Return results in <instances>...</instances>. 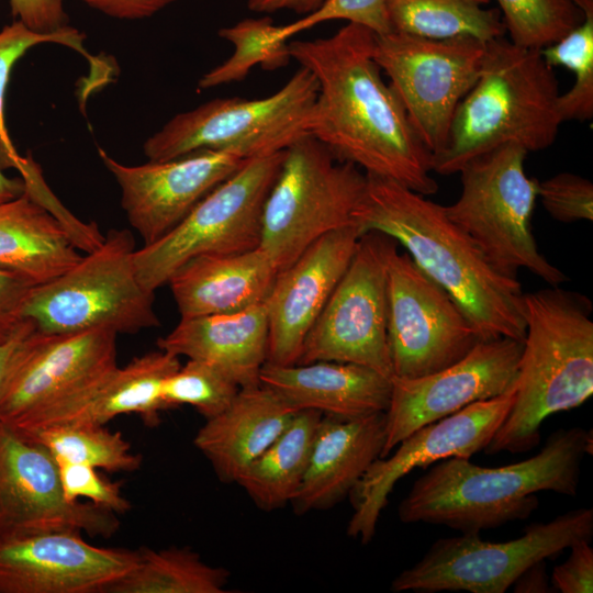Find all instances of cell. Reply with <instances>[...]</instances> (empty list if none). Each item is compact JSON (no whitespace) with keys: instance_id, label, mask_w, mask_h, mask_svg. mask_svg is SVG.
<instances>
[{"instance_id":"cell-37","label":"cell","mask_w":593,"mask_h":593,"mask_svg":"<svg viewBox=\"0 0 593 593\" xmlns=\"http://www.w3.org/2000/svg\"><path fill=\"white\" fill-rule=\"evenodd\" d=\"M240 389L216 366L189 359L164 381L161 396L167 409L188 404L209 419L225 411Z\"/></svg>"},{"instance_id":"cell-13","label":"cell","mask_w":593,"mask_h":593,"mask_svg":"<svg viewBox=\"0 0 593 593\" xmlns=\"http://www.w3.org/2000/svg\"><path fill=\"white\" fill-rule=\"evenodd\" d=\"M398 243L370 231L302 344L298 365L350 362L392 378L388 345L387 268Z\"/></svg>"},{"instance_id":"cell-27","label":"cell","mask_w":593,"mask_h":593,"mask_svg":"<svg viewBox=\"0 0 593 593\" xmlns=\"http://www.w3.org/2000/svg\"><path fill=\"white\" fill-rule=\"evenodd\" d=\"M157 346L177 357L214 365L240 388L258 385L268 349L265 303L235 313L180 318Z\"/></svg>"},{"instance_id":"cell-38","label":"cell","mask_w":593,"mask_h":593,"mask_svg":"<svg viewBox=\"0 0 593 593\" xmlns=\"http://www.w3.org/2000/svg\"><path fill=\"white\" fill-rule=\"evenodd\" d=\"M331 20H346L371 30L377 35L391 32L385 0H326L300 20L278 27L277 36L288 41L295 34Z\"/></svg>"},{"instance_id":"cell-48","label":"cell","mask_w":593,"mask_h":593,"mask_svg":"<svg viewBox=\"0 0 593 593\" xmlns=\"http://www.w3.org/2000/svg\"><path fill=\"white\" fill-rule=\"evenodd\" d=\"M25 191V182L22 178L7 177L0 167V203L13 200Z\"/></svg>"},{"instance_id":"cell-39","label":"cell","mask_w":593,"mask_h":593,"mask_svg":"<svg viewBox=\"0 0 593 593\" xmlns=\"http://www.w3.org/2000/svg\"><path fill=\"white\" fill-rule=\"evenodd\" d=\"M537 194L545 210L559 222L593 220V184L584 177L557 174L538 181Z\"/></svg>"},{"instance_id":"cell-43","label":"cell","mask_w":593,"mask_h":593,"mask_svg":"<svg viewBox=\"0 0 593 593\" xmlns=\"http://www.w3.org/2000/svg\"><path fill=\"white\" fill-rule=\"evenodd\" d=\"M11 14L29 29L53 33L69 26L64 0H9Z\"/></svg>"},{"instance_id":"cell-5","label":"cell","mask_w":593,"mask_h":593,"mask_svg":"<svg viewBox=\"0 0 593 593\" xmlns=\"http://www.w3.org/2000/svg\"><path fill=\"white\" fill-rule=\"evenodd\" d=\"M558 80L540 51L503 36L485 43L477 82L458 104L432 171L459 172L472 158L516 144L527 152L551 146L562 120Z\"/></svg>"},{"instance_id":"cell-44","label":"cell","mask_w":593,"mask_h":593,"mask_svg":"<svg viewBox=\"0 0 593 593\" xmlns=\"http://www.w3.org/2000/svg\"><path fill=\"white\" fill-rule=\"evenodd\" d=\"M88 7L114 19L149 18L179 0H81Z\"/></svg>"},{"instance_id":"cell-47","label":"cell","mask_w":593,"mask_h":593,"mask_svg":"<svg viewBox=\"0 0 593 593\" xmlns=\"http://www.w3.org/2000/svg\"><path fill=\"white\" fill-rule=\"evenodd\" d=\"M515 593H547L555 591L546 573V560L527 568L513 583Z\"/></svg>"},{"instance_id":"cell-4","label":"cell","mask_w":593,"mask_h":593,"mask_svg":"<svg viewBox=\"0 0 593 593\" xmlns=\"http://www.w3.org/2000/svg\"><path fill=\"white\" fill-rule=\"evenodd\" d=\"M592 311L586 295L559 286L524 293L526 331L515 399L486 454L533 449L548 416L578 407L592 395Z\"/></svg>"},{"instance_id":"cell-24","label":"cell","mask_w":593,"mask_h":593,"mask_svg":"<svg viewBox=\"0 0 593 593\" xmlns=\"http://www.w3.org/2000/svg\"><path fill=\"white\" fill-rule=\"evenodd\" d=\"M259 381L298 411L316 410L342 418L385 412L391 395V378L350 362L315 361L291 366L266 362Z\"/></svg>"},{"instance_id":"cell-6","label":"cell","mask_w":593,"mask_h":593,"mask_svg":"<svg viewBox=\"0 0 593 593\" xmlns=\"http://www.w3.org/2000/svg\"><path fill=\"white\" fill-rule=\"evenodd\" d=\"M528 152L507 144L479 155L459 170L461 193L446 215L500 273L527 269L551 287L569 278L541 255L532 232L538 180L524 170Z\"/></svg>"},{"instance_id":"cell-19","label":"cell","mask_w":593,"mask_h":593,"mask_svg":"<svg viewBox=\"0 0 593 593\" xmlns=\"http://www.w3.org/2000/svg\"><path fill=\"white\" fill-rule=\"evenodd\" d=\"M138 550L97 547L81 533L0 542V593H103L138 562Z\"/></svg>"},{"instance_id":"cell-33","label":"cell","mask_w":593,"mask_h":593,"mask_svg":"<svg viewBox=\"0 0 593 593\" xmlns=\"http://www.w3.org/2000/svg\"><path fill=\"white\" fill-rule=\"evenodd\" d=\"M277 25L269 15L244 19L219 30V36L234 46V53L222 64L205 72L198 89H210L244 80L256 65L265 70L287 66L292 59L288 41L277 36Z\"/></svg>"},{"instance_id":"cell-42","label":"cell","mask_w":593,"mask_h":593,"mask_svg":"<svg viewBox=\"0 0 593 593\" xmlns=\"http://www.w3.org/2000/svg\"><path fill=\"white\" fill-rule=\"evenodd\" d=\"M33 284L16 272L0 268V344L25 322L24 307Z\"/></svg>"},{"instance_id":"cell-10","label":"cell","mask_w":593,"mask_h":593,"mask_svg":"<svg viewBox=\"0 0 593 593\" xmlns=\"http://www.w3.org/2000/svg\"><path fill=\"white\" fill-rule=\"evenodd\" d=\"M593 510H570L533 523L513 540H482L479 533L437 539L392 581L393 592L504 593L534 563L552 559L579 540H592Z\"/></svg>"},{"instance_id":"cell-46","label":"cell","mask_w":593,"mask_h":593,"mask_svg":"<svg viewBox=\"0 0 593 593\" xmlns=\"http://www.w3.org/2000/svg\"><path fill=\"white\" fill-rule=\"evenodd\" d=\"M326 0H247V8L257 13L269 14L280 10H290L299 14H310Z\"/></svg>"},{"instance_id":"cell-29","label":"cell","mask_w":593,"mask_h":593,"mask_svg":"<svg viewBox=\"0 0 593 593\" xmlns=\"http://www.w3.org/2000/svg\"><path fill=\"white\" fill-rule=\"evenodd\" d=\"M323 415L316 410L298 411L286 429L236 481L260 510L283 507L294 497Z\"/></svg>"},{"instance_id":"cell-12","label":"cell","mask_w":593,"mask_h":593,"mask_svg":"<svg viewBox=\"0 0 593 593\" xmlns=\"http://www.w3.org/2000/svg\"><path fill=\"white\" fill-rule=\"evenodd\" d=\"M485 43L471 36H374L373 59L390 79L409 120L433 155L444 146L455 111L478 80Z\"/></svg>"},{"instance_id":"cell-30","label":"cell","mask_w":593,"mask_h":593,"mask_svg":"<svg viewBox=\"0 0 593 593\" xmlns=\"http://www.w3.org/2000/svg\"><path fill=\"white\" fill-rule=\"evenodd\" d=\"M490 0H385L391 31L429 38L503 36L505 26Z\"/></svg>"},{"instance_id":"cell-15","label":"cell","mask_w":593,"mask_h":593,"mask_svg":"<svg viewBox=\"0 0 593 593\" xmlns=\"http://www.w3.org/2000/svg\"><path fill=\"white\" fill-rule=\"evenodd\" d=\"M120 526L112 511L67 501L53 456L0 423V542L61 530L110 538Z\"/></svg>"},{"instance_id":"cell-25","label":"cell","mask_w":593,"mask_h":593,"mask_svg":"<svg viewBox=\"0 0 593 593\" xmlns=\"http://www.w3.org/2000/svg\"><path fill=\"white\" fill-rule=\"evenodd\" d=\"M278 269L259 248L190 259L169 278L181 318L228 314L265 303Z\"/></svg>"},{"instance_id":"cell-40","label":"cell","mask_w":593,"mask_h":593,"mask_svg":"<svg viewBox=\"0 0 593 593\" xmlns=\"http://www.w3.org/2000/svg\"><path fill=\"white\" fill-rule=\"evenodd\" d=\"M64 496L69 502L87 499L115 514L131 510L130 501L122 494L121 483L102 478L97 469L87 465L57 462Z\"/></svg>"},{"instance_id":"cell-34","label":"cell","mask_w":593,"mask_h":593,"mask_svg":"<svg viewBox=\"0 0 593 593\" xmlns=\"http://www.w3.org/2000/svg\"><path fill=\"white\" fill-rule=\"evenodd\" d=\"M574 2L584 13L583 21L540 51L550 67L563 66L574 74L571 89L558 97L562 122H583L593 116V0Z\"/></svg>"},{"instance_id":"cell-28","label":"cell","mask_w":593,"mask_h":593,"mask_svg":"<svg viewBox=\"0 0 593 593\" xmlns=\"http://www.w3.org/2000/svg\"><path fill=\"white\" fill-rule=\"evenodd\" d=\"M77 232L26 190L0 203V268L33 286L70 269L82 257Z\"/></svg>"},{"instance_id":"cell-17","label":"cell","mask_w":593,"mask_h":593,"mask_svg":"<svg viewBox=\"0 0 593 593\" xmlns=\"http://www.w3.org/2000/svg\"><path fill=\"white\" fill-rule=\"evenodd\" d=\"M523 342L499 337L478 342L460 360L419 378H391L385 411L387 457L417 428L514 388Z\"/></svg>"},{"instance_id":"cell-11","label":"cell","mask_w":593,"mask_h":593,"mask_svg":"<svg viewBox=\"0 0 593 593\" xmlns=\"http://www.w3.org/2000/svg\"><path fill=\"white\" fill-rule=\"evenodd\" d=\"M284 155L286 149L246 159L175 228L135 250L134 262L142 284L155 292L192 258L257 248L264 205Z\"/></svg>"},{"instance_id":"cell-14","label":"cell","mask_w":593,"mask_h":593,"mask_svg":"<svg viewBox=\"0 0 593 593\" xmlns=\"http://www.w3.org/2000/svg\"><path fill=\"white\" fill-rule=\"evenodd\" d=\"M387 279L392 377L441 370L482 340L456 301L398 246L389 255Z\"/></svg>"},{"instance_id":"cell-32","label":"cell","mask_w":593,"mask_h":593,"mask_svg":"<svg viewBox=\"0 0 593 593\" xmlns=\"http://www.w3.org/2000/svg\"><path fill=\"white\" fill-rule=\"evenodd\" d=\"M20 435L44 447L56 462L133 472L143 461L122 433L111 432L104 425H56Z\"/></svg>"},{"instance_id":"cell-41","label":"cell","mask_w":593,"mask_h":593,"mask_svg":"<svg viewBox=\"0 0 593 593\" xmlns=\"http://www.w3.org/2000/svg\"><path fill=\"white\" fill-rule=\"evenodd\" d=\"M590 540H579L569 549L567 560L553 568L550 583L556 592H593V548Z\"/></svg>"},{"instance_id":"cell-26","label":"cell","mask_w":593,"mask_h":593,"mask_svg":"<svg viewBox=\"0 0 593 593\" xmlns=\"http://www.w3.org/2000/svg\"><path fill=\"white\" fill-rule=\"evenodd\" d=\"M296 412L261 383L242 388L225 411L206 419L193 444L221 481L236 483L247 467L286 429Z\"/></svg>"},{"instance_id":"cell-3","label":"cell","mask_w":593,"mask_h":593,"mask_svg":"<svg viewBox=\"0 0 593 593\" xmlns=\"http://www.w3.org/2000/svg\"><path fill=\"white\" fill-rule=\"evenodd\" d=\"M592 447V430L570 427L552 433L538 454L519 462L488 468L469 458L437 461L401 501L399 518L463 534L525 519L538 507L537 492L577 495L581 465Z\"/></svg>"},{"instance_id":"cell-23","label":"cell","mask_w":593,"mask_h":593,"mask_svg":"<svg viewBox=\"0 0 593 593\" xmlns=\"http://www.w3.org/2000/svg\"><path fill=\"white\" fill-rule=\"evenodd\" d=\"M385 441V412L342 418L323 415L309 463L290 502L295 514L327 510L348 496Z\"/></svg>"},{"instance_id":"cell-2","label":"cell","mask_w":593,"mask_h":593,"mask_svg":"<svg viewBox=\"0 0 593 593\" xmlns=\"http://www.w3.org/2000/svg\"><path fill=\"white\" fill-rule=\"evenodd\" d=\"M363 195L353 213L362 233L376 231L401 244L413 261L462 309L482 340L523 342L522 286L500 273L444 205L389 178L366 174Z\"/></svg>"},{"instance_id":"cell-21","label":"cell","mask_w":593,"mask_h":593,"mask_svg":"<svg viewBox=\"0 0 593 593\" xmlns=\"http://www.w3.org/2000/svg\"><path fill=\"white\" fill-rule=\"evenodd\" d=\"M180 366L179 357L160 349L135 357L124 367L97 373L10 428L29 434L56 425H104L123 414H138L155 426L159 412L167 410L163 383Z\"/></svg>"},{"instance_id":"cell-16","label":"cell","mask_w":593,"mask_h":593,"mask_svg":"<svg viewBox=\"0 0 593 593\" xmlns=\"http://www.w3.org/2000/svg\"><path fill=\"white\" fill-rule=\"evenodd\" d=\"M514 399L515 385L502 395L474 402L417 428L395 446L392 456L376 459L349 494L354 513L347 535L363 545L371 541L393 486L410 471L450 457L470 459L484 450Z\"/></svg>"},{"instance_id":"cell-20","label":"cell","mask_w":593,"mask_h":593,"mask_svg":"<svg viewBox=\"0 0 593 593\" xmlns=\"http://www.w3.org/2000/svg\"><path fill=\"white\" fill-rule=\"evenodd\" d=\"M362 234L355 224L332 231L278 272L265 301L266 362L278 366L298 362L304 338L346 271Z\"/></svg>"},{"instance_id":"cell-31","label":"cell","mask_w":593,"mask_h":593,"mask_svg":"<svg viewBox=\"0 0 593 593\" xmlns=\"http://www.w3.org/2000/svg\"><path fill=\"white\" fill-rule=\"evenodd\" d=\"M138 562L103 593H224L225 568L206 563L189 547L138 550Z\"/></svg>"},{"instance_id":"cell-18","label":"cell","mask_w":593,"mask_h":593,"mask_svg":"<svg viewBox=\"0 0 593 593\" xmlns=\"http://www.w3.org/2000/svg\"><path fill=\"white\" fill-rule=\"evenodd\" d=\"M121 189V205L144 245L175 228L215 187L246 159L227 152L199 150L175 159L124 165L98 147Z\"/></svg>"},{"instance_id":"cell-22","label":"cell","mask_w":593,"mask_h":593,"mask_svg":"<svg viewBox=\"0 0 593 593\" xmlns=\"http://www.w3.org/2000/svg\"><path fill=\"white\" fill-rule=\"evenodd\" d=\"M116 333L92 329L48 335L36 329L0 393V423L9 427L97 373L116 365Z\"/></svg>"},{"instance_id":"cell-36","label":"cell","mask_w":593,"mask_h":593,"mask_svg":"<svg viewBox=\"0 0 593 593\" xmlns=\"http://www.w3.org/2000/svg\"><path fill=\"white\" fill-rule=\"evenodd\" d=\"M510 41L541 51L584 19L574 0H496Z\"/></svg>"},{"instance_id":"cell-45","label":"cell","mask_w":593,"mask_h":593,"mask_svg":"<svg viewBox=\"0 0 593 593\" xmlns=\"http://www.w3.org/2000/svg\"><path fill=\"white\" fill-rule=\"evenodd\" d=\"M36 329L35 325L26 318L10 339L0 344V393L16 358Z\"/></svg>"},{"instance_id":"cell-9","label":"cell","mask_w":593,"mask_h":593,"mask_svg":"<svg viewBox=\"0 0 593 593\" xmlns=\"http://www.w3.org/2000/svg\"><path fill=\"white\" fill-rule=\"evenodd\" d=\"M366 183L359 167L303 135L286 149L264 205L258 247L283 270L323 235L354 224Z\"/></svg>"},{"instance_id":"cell-35","label":"cell","mask_w":593,"mask_h":593,"mask_svg":"<svg viewBox=\"0 0 593 593\" xmlns=\"http://www.w3.org/2000/svg\"><path fill=\"white\" fill-rule=\"evenodd\" d=\"M85 34L68 26L53 33H40L15 20L0 31V167H13L22 172L27 157H22L15 149L5 124L4 104L10 74L14 64L33 46L43 43H56L77 51L92 65L93 71H100L110 78L109 69L91 56L83 46Z\"/></svg>"},{"instance_id":"cell-8","label":"cell","mask_w":593,"mask_h":593,"mask_svg":"<svg viewBox=\"0 0 593 593\" xmlns=\"http://www.w3.org/2000/svg\"><path fill=\"white\" fill-rule=\"evenodd\" d=\"M317 91L313 74L300 67L267 98L210 100L170 119L145 141L144 155L163 161L199 150H220L248 159L284 150L309 134Z\"/></svg>"},{"instance_id":"cell-1","label":"cell","mask_w":593,"mask_h":593,"mask_svg":"<svg viewBox=\"0 0 593 593\" xmlns=\"http://www.w3.org/2000/svg\"><path fill=\"white\" fill-rule=\"evenodd\" d=\"M376 34L348 22L334 35L289 43L290 54L315 77L318 91L309 134L336 158L430 195V154L373 59Z\"/></svg>"},{"instance_id":"cell-7","label":"cell","mask_w":593,"mask_h":593,"mask_svg":"<svg viewBox=\"0 0 593 593\" xmlns=\"http://www.w3.org/2000/svg\"><path fill=\"white\" fill-rule=\"evenodd\" d=\"M135 250L128 230H111L70 269L32 287L24 317L48 335L92 329L134 334L159 326L155 292L138 279Z\"/></svg>"}]
</instances>
